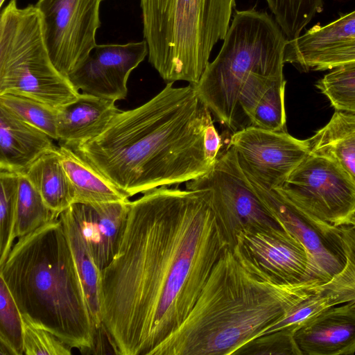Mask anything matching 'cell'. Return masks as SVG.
I'll return each instance as SVG.
<instances>
[{
	"label": "cell",
	"instance_id": "6da1fadb",
	"mask_svg": "<svg viewBox=\"0 0 355 355\" xmlns=\"http://www.w3.org/2000/svg\"><path fill=\"white\" fill-rule=\"evenodd\" d=\"M229 248L199 191L162 186L130 201L101 270V328L114 354L153 355L183 322Z\"/></svg>",
	"mask_w": 355,
	"mask_h": 355
},
{
	"label": "cell",
	"instance_id": "7a4b0ae2",
	"mask_svg": "<svg viewBox=\"0 0 355 355\" xmlns=\"http://www.w3.org/2000/svg\"><path fill=\"white\" fill-rule=\"evenodd\" d=\"M173 83L121 110L101 134L72 148L129 198L193 180L215 163L205 147L211 112L193 85Z\"/></svg>",
	"mask_w": 355,
	"mask_h": 355
},
{
	"label": "cell",
	"instance_id": "3957f363",
	"mask_svg": "<svg viewBox=\"0 0 355 355\" xmlns=\"http://www.w3.org/2000/svg\"><path fill=\"white\" fill-rule=\"evenodd\" d=\"M323 282L280 283L234 247L214 266L193 307L153 355H233Z\"/></svg>",
	"mask_w": 355,
	"mask_h": 355
},
{
	"label": "cell",
	"instance_id": "277c9868",
	"mask_svg": "<svg viewBox=\"0 0 355 355\" xmlns=\"http://www.w3.org/2000/svg\"><path fill=\"white\" fill-rule=\"evenodd\" d=\"M0 277L22 316L71 348L96 347L98 329L59 218L17 239Z\"/></svg>",
	"mask_w": 355,
	"mask_h": 355
},
{
	"label": "cell",
	"instance_id": "5b68a950",
	"mask_svg": "<svg viewBox=\"0 0 355 355\" xmlns=\"http://www.w3.org/2000/svg\"><path fill=\"white\" fill-rule=\"evenodd\" d=\"M287 42L267 12L236 10L218 54L193 85L220 124L242 129L239 103L284 79Z\"/></svg>",
	"mask_w": 355,
	"mask_h": 355
},
{
	"label": "cell",
	"instance_id": "8992f818",
	"mask_svg": "<svg viewBox=\"0 0 355 355\" xmlns=\"http://www.w3.org/2000/svg\"><path fill=\"white\" fill-rule=\"evenodd\" d=\"M235 6V0H140L148 61L164 81L198 83Z\"/></svg>",
	"mask_w": 355,
	"mask_h": 355
},
{
	"label": "cell",
	"instance_id": "52a82bcc",
	"mask_svg": "<svg viewBox=\"0 0 355 355\" xmlns=\"http://www.w3.org/2000/svg\"><path fill=\"white\" fill-rule=\"evenodd\" d=\"M13 94L54 109L75 101L79 91L53 64L35 5L11 0L0 15V94Z\"/></svg>",
	"mask_w": 355,
	"mask_h": 355
},
{
	"label": "cell",
	"instance_id": "ba28073f",
	"mask_svg": "<svg viewBox=\"0 0 355 355\" xmlns=\"http://www.w3.org/2000/svg\"><path fill=\"white\" fill-rule=\"evenodd\" d=\"M186 187L203 195L230 248L234 247L244 230L279 225L258 197L230 146L207 173L187 182Z\"/></svg>",
	"mask_w": 355,
	"mask_h": 355
},
{
	"label": "cell",
	"instance_id": "9c48e42d",
	"mask_svg": "<svg viewBox=\"0 0 355 355\" xmlns=\"http://www.w3.org/2000/svg\"><path fill=\"white\" fill-rule=\"evenodd\" d=\"M277 189L313 218L340 227L355 216V182L334 161L310 153Z\"/></svg>",
	"mask_w": 355,
	"mask_h": 355
},
{
	"label": "cell",
	"instance_id": "30bf717a",
	"mask_svg": "<svg viewBox=\"0 0 355 355\" xmlns=\"http://www.w3.org/2000/svg\"><path fill=\"white\" fill-rule=\"evenodd\" d=\"M103 0H37L44 40L55 67L69 76L79 68L97 44Z\"/></svg>",
	"mask_w": 355,
	"mask_h": 355
},
{
	"label": "cell",
	"instance_id": "8fae6325",
	"mask_svg": "<svg viewBox=\"0 0 355 355\" xmlns=\"http://www.w3.org/2000/svg\"><path fill=\"white\" fill-rule=\"evenodd\" d=\"M250 182L271 217L306 248L310 278L325 284L343 270L345 255L339 227L313 218L277 189H267Z\"/></svg>",
	"mask_w": 355,
	"mask_h": 355
},
{
	"label": "cell",
	"instance_id": "7c38bea8",
	"mask_svg": "<svg viewBox=\"0 0 355 355\" xmlns=\"http://www.w3.org/2000/svg\"><path fill=\"white\" fill-rule=\"evenodd\" d=\"M229 146L247 178L270 189L280 188L310 153L307 139L252 125L233 132Z\"/></svg>",
	"mask_w": 355,
	"mask_h": 355
},
{
	"label": "cell",
	"instance_id": "4fadbf2b",
	"mask_svg": "<svg viewBox=\"0 0 355 355\" xmlns=\"http://www.w3.org/2000/svg\"><path fill=\"white\" fill-rule=\"evenodd\" d=\"M267 275L284 284L309 277V259L302 243L279 225L243 230L234 245Z\"/></svg>",
	"mask_w": 355,
	"mask_h": 355
},
{
	"label": "cell",
	"instance_id": "5bb4252c",
	"mask_svg": "<svg viewBox=\"0 0 355 355\" xmlns=\"http://www.w3.org/2000/svg\"><path fill=\"white\" fill-rule=\"evenodd\" d=\"M148 55L146 42L96 44L83 64L69 76L78 90L116 101L128 94V80Z\"/></svg>",
	"mask_w": 355,
	"mask_h": 355
},
{
	"label": "cell",
	"instance_id": "9a60e30c",
	"mask_svg": "<svg viewBox=\"0 0 355 355\" xmlns=\"http://www.w3.org/2000/svg\"><path fill=\"white\" fill-rule=\"evenodd\" d=\"M130 200L73 203L76 218L97 266L102 270L112 261L124 230Z\"/></svg>",
	"mask_w": 355,
	"mask_h": 355
},
{
	"label": "cell",
	"instance_id": "2e32d148",
	"mask_svg": "<svg viewBox=\"0 0 355 355\" xmlns=\"http://www.w3.org/2000/svg\"><path fill=\"white\" fill-rule=\"evenodd\" d=\"M302 355L355 354V304L333 306L295 332Z\"/></svg>",
	"mask_w": 355,
	"mask_h": 355
},
{
	"label": "cell",
	"instance_id": "e0dca14e",
	"mask_svg": "<svg viewBox=\"0 0 355 355\" xmlns=\"http://www.w3.org/2000/svg\"><path fill=\"white\" fill-rule=\"evenodd\" d=\"M115 102L80 93L75 101L58 110V141L73 148L98 136L121 111Z\"/></svg>",
	"mask_w": 355,
	"mask_h": 355
},
{
	"label": "cell",
	"instance_id": "ac0fdd59",
	"mask_svg": "<svg viewBox=\"0 0 355 355\" xmlns=\"http://www.w3.org/2000/svg\"><path fill=\"white\" fill-rule=\"evenodd\" d=\"M53 138L0 106V170L25 173L55 148Z\"/></svg>",
	"mask_w": 355,
	"mask_h": 355
},
{
	"label": "cell",
	"instance_id": "d6986e66",
	"mask_svg": "<svg viewBox=\"0 0 355 355\" xmlns=\"http://www.w3.org/2000/svg\"><path fill=\"white\" fill-rule=\"evenodd\" d=\"M60 162L74 192V202L98 203L128 201L129 196L107 180L71 148L60 144Z\"/></svg>",
	"mask_w": 355,
	"mask_h": 355
},
{
	"label": "cell",
	"instance_id": "ffe728a7",
	"mask_svg": "<svg viewBox=\"0 0 355 355\" xmlns=\"http://www.w3.org/2000/svg\"><path fill=\"white\" fill-rule=\"evenodd\" d=\"M307 141L310 153L334 161L355 182V113L335 110L329 122Z\"/></svg>",
	"mask_w": 355,
	"mask_h": 355
},
{
	"label": "cell",
	"instance_id": "44dd1931",
	"mask_svg": "<svg viewBox=\"0 0 355 355\" xmlns=\"http://www.w3.org/2000/svg\"><path fill=\"white\" fill-rule=\"evenodd\" d=\"M78 272L87 302L98 330L101 328V270L96 264L70 208L59 216Z\"/></svg>",
	"mask_w": 355,
	"mask_h": 355
},
{
	"label": "cell",
	"instance_id": "7402d4cb",
	"mask_svg": "<svg viewBox=\"0 0 355 355\" xmlns=\"http://www.w3.org/2000/svg\"><path fill=\"white\" fill-rule=\"evenodd\" d=\"M58 146L37 159L24 173L55 218L74 202V192L60 162Z\"/></svg>",
	"mask_w": 355,
	"mask_h": 355
},
{
	"label": "cell",
	"instance_id": "603a6c76",
	"mask_svg": "<svg viewBox=\"0 0 355 355\" xmlns=\"http://www.w3.org/2000/svg\"><path fill=\"white\" fill-rule=\"evenodd\" d=\"M355 37V10L324 26L315 25L297 38L288 40L285 63Z\"/></svg>",
	"mask_w": 355,
	"mask_h": 355
},
{
	"label": "cell",
	"instance_id": "cb8c5ba5",
	"mask_svg": "<svg viewBox=\"0 0 355 355\" xmlns=\"http://www.w3.org/2000/svg\"><path fill=\"white\" fill-rule=\"evenodd\" d=\"M55 218L24 173H19V187L15 239L24 236Z\"/></svg>",
	"mask_w": 355,
	"mask_h": 355
},
{
	"label": "cell",
	"instance_id": "d4e9b609",
	"mask_svg": "<svg viewBox=\"0 0 355 355\" xmlns=\"http://www.w3.org/2000/svg\"><path fill=\"white\" fill-rule=\"evenodd\" d=\"M275 20L288 40L299 37L315 15L322 10V0H266Z\"/></svg>",
	"mask_w": 355,
	"mask_h": 355
},
{
	"label": "cell",
	"instance_id": "484cf974",
	"mask_svg": "<svg viewBox=\"0 0 355 355\" xmlns=\"http://www.w3.org/2000/svg\"><path fill=\"white\" fill-rule=\"evenodd\" d=\"M0 265L9 254L15 240L19 174L0 170Z\"/></svg>",
	"mask_w": 355,
	"mask_h": 355
},
{
	"label": "cell",
	"instance_id": "4316f807",
	"mask_svg": "<svg viewBox=\"0 0 355 355\" xmlns=\"http://www.w3.org/2000/svg\"><path fill=\"white\" fill-rule=\"evenodd\" d=\"M341 304H344V302L339 295L327 291L323 288L321 291L297 304L282 317L259 333L255 338L282 329H289L296 331L324 310Z\"/></svg>",
	"mask_w": 355,
	"mask_h": 355
},
{
	"label": "cell",
	"instance_id": "83f0119b",
	"mask_svg": "<svg viewBox=\"0 0 355 355\" xmlns=\"http://www.w3.org/2000/svg\"><path fill=\"white\" fill-rule=\"evenodd\" d=\"M0 106L58 140V110L35 99L9 93L0 94Z\"/></svg>",
	"mask_w": 355,
	"mask_h": 355
},
{
	"label": "cell",
	"instance_id": "f1b7e54d",
	"mask_svg": "<svg viewBox=\"0 0 355 355\" xmlns=\"http://www.w3.org/2000/svg\"><path fill=\"white\" fill-rule=\"evenodd\" d=\"M315 87L336 110L355 113V61L331 69Z\"/></svg>",
	"mask_w": 355,
	"mask_h": 355
},
{
	"label": "cell",
	"instance_id": "f546056e",
	"mask_svg": "<svg viewBox=\"0 0 355 355\" xmlns=\"http://www.w3.org/2000/svg\"><path fill=\"white\" fill-rule=\"evenodd\" d=\"M1 354L22 355L23 319L5 281L0 277Z\"/></svg>",
	"mask_w": 355,
	"mask_h": 355
},
{
	"label": "cell",
	"instance_id": "4dcf8cb0",
	"mask_svg": "<svg viewBox=\"0 0 355 355\" xmlns=\"http://www.w3.org/2000/svg\"><path fill=\"white\" fill-rule=\"evenodd\" d=\"M345 263L343 270L323 284L324 289L338 294L343 302L355 304V226H340Z\"/></svg>",
	"mask_w": 355,
	"mask_h": 355
},
{
	"label": "cell",
	"instance_id": "1f68e13d",
	"mask_svg": "<svg viewBox=\"0 0 355 355\" xmlns=\"http://www.w3.org/2000/svg\"><path fill=\"white\" fill-rule=\"evenodd\" d=\"M355 61V37L295 58L291 64L304 71L331 70Z\"/></svg>",
	"mask_w": 355,
	"mask_h": 355
},
{
	"label": "cell",
	"instance_id": "d6a6232c",
	"mask_svg": "<svg viewBox=\"0 0 355 355\" xmlns=\"http://www.w3.org/2000/svg\"><path fill=\"white\" fill-rule=\"evenodd\" d=\"M295 331L282 329L252 339L239 347L236 355H302Z\"/></svg>",
	"mask_w": 355,
	"mask_h": 355
},
{
	"label": "cell",
	"instance_id": "836d02e7",
	"mask_svg": "<svg viewBox=\"0 0 355 355\" xmlns=\"http://www.w3.org/2000/svg\"><path fill=\"white\" fill-rule=\"evenodd\" d=\"M24 354L70 355L71 347L46 329L22 316Z\"/></svg>",
	"mask_w": 355,
	"mask_h": 355
},
{
	"label": "cell",
	"instance_id": "e575fe53",
	"mask_svg": "<svg viewBox=\"0 0 355 355\" xmlns=\"http://www.w3.org/2000/svg\"><path fill=\"white\" fill-rule=\"evenodd\" d=\"M5 1L6 0H0V7H2V6H3V4Z\"/></svg>",
	"mask_w": 355,
	"mask_h": 355
},
{
	"label": "cell",
	"instance_id": "d590c367",
	"mask_svg": "<svg viewBox=\"0 0 355 355\" xmlns=\"http://www.w3.org/2000/svg\"><path fill=\"white\" fill-rule=\"evenodd\" d=\"M352 225L355 226V216H354V220H353V223L352 224Z\"/></svg>",
	"mask_w": 355,
	"mask_h": 355
}]
</instances>
